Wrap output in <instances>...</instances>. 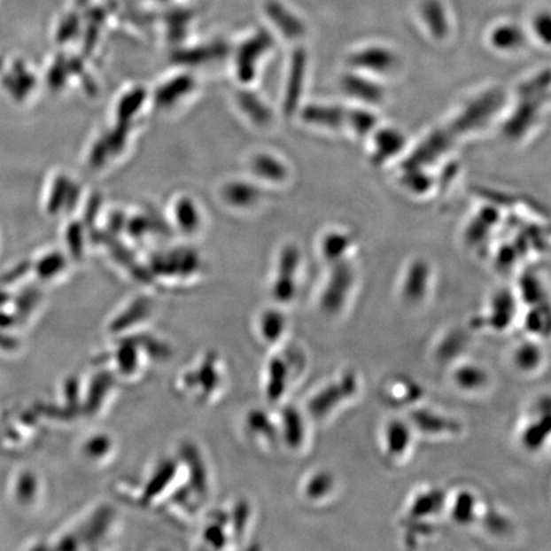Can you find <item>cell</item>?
<instances>
[{"label": "cell", "mask_w": 551, "mask_h": 551, "mask_svg": "<svg viewBox=\"0 0 551 551\" xmlns=\"http://www.w3.org/2000/svg\"><path fill=\"white\" fill-rule=\"evenodd\" d=\"M431 286H433V272L431 266L422 260L410 263L403 272L400 283L399 294L403 306L414 309L424 306L431 297Z\"/></svg>", "instance_id": "obj_8"}, {"label": "cell", "mask_w": 551, "mask_h": 551, "mask_svg": "<svg viewBox=\"0 0 551 551\" xmlns=\"http://www.w3.org/2000/svg\"><path fill=\"white\" fill-rule=\"evenodd\" d=\"M113 440L107 435L100 434L92 437L85 446L87 457L92 460H100L112 452Z\"/></svg>", "instance_id": "obj_44"}, {"label": "cell", "mask_w": 551, "mask_h": 551, "mask_svg": "<svg viewBox=\"0 0 551 551\" xmlns=\"http://www.w3.org/2000/svg\"><path fill=\"white\" fill-rule=\"evenodd\" d=\"M19 346V341L17 339L8 338V336L0 333V349L14 350Z\"/></svg>", "instance_id": "obj_56"}, {"label": "cell", "mask_w": 551, "mask_h": 551, "mask_svg": "<svg viewBox=\"0 0 551 551\" xmlns=\"http://www.w3.org/2000/svg\"><path fill=\"white\" fill-rule=\"evenodd\" d=\"M98 208H100V197H92V198L89 199V206H87L83 226L91 228V226L94 225L96 217H97Z\"/></svg>", "instance_id": "obj_53"}, {"label": "cell", "mask_w": 551, "mask_h": 551, "mask_svg": "<svg viewBox=\"0 0 551 551\" xmlns=\"http://www.w3.org/2000/svg\"><path fill=\"white\" fill-rule=\"evenodd\" d=\"M123 223L124 217L123 214L120 213L114 214V216L112 217V220H110V226H112L113 230H115V228H117V226H120L121 228V225H123Z\"/></svg>", "instance_id": "obj_57"}, {"label": "cell", "mask_w": 551, "mask_h": 551, "mask_svg": "<svg viewBox=\"0 0 551 551\" xmlns=\"http://www.w3.org/2000/svg\"><path fill=\"white\" fill-rule=\"evenodd\" d=\"M78 198H80V188L74 182H72L71 187H69L68 196H66V205H64L68 213L74 210Z\"/></svg>", "instance_id": "obj_54"}, {"label": "cell", "mask_w": 551, "mask_h": 551, "mask_svg": "<svg viewBox=\"0 0 551 551\" xmlns=\"http://www.w3.org/2000/svg\"><path fill=\"white\" fill-rule=\"evenodd\" d=\"M338 107L312 105L303 110V119L307 123L324 127H338L344 121V114Z\"/></svg>", "instance_id": "obj_29"}, {"label": "cell", "mask_w": 551, "mask_h": 551, "mask_svg": "<svg viewBox=\"0 0 551 551\" xmlns=\"http://www.w3.org/2000/svg\"><path fill=\"white\" fill-rule=\"evenodd\" d=\"M237 103L242 107L243 112L248 115L254 124L265 127L272 120L271 110L263 104V101L257 95L251 91H240L237 94Z\"/></svg>", "instance_id": "obj_27"}, {"label": "cell", "mask_w": 551, "mask_h": 551, "mask_svg": "<svg viewBox=\"0 0 551 551\" xmlns=\"http://www.w3.org/2000/svg\"><path fill=\"white\" fill-rule=\"evenodd\" d=\"M304 497L314 504H324L338 495V481L336 475L327 469H319L306 478Z\"/></svg>", "instance_id": "obj_15"}, {"label": "cell", "mask_w": 551, "mask_h": 551, "mask_svg": "<svg viewBox=\"0 0 551 551\" xmlns=\"http://www.w3.org/2000/svg\"><path fill=\"white\" fill-rule=\"evenodd\" d=\"M350 240L341 234H332L324 239L323 255L327 260L332 263L344 262L342 257L349 249Z\"/></svg>", "instance_id": "obj_36"}, {"label": "cell", "mask_w": 551, "mask_h": 551, "mask_svg": "<svg viewBox=\"0 0 551 551\" xmlns=\"http://www.w3.org/2000/svg\"><path fill=\"white\" fill-rule=\"evenodd\" d=\"M66 265L64 255L54 252V253L46 254L36 263V272L43 280H49L60 274Z\"/></svg>", "instance_id": "obj_40"}, {"label": "cell", "mask_w": 551, "mask_h": 551, "mask_svg": "<svg viewBox=\"0 0 551 551\" xmlns=\"http://www.w3.org/2000/svg\"><path fill=\"white\" fill-rule=\"evenodd\" d=\"M72 182L66 175L57 176L51 188L50 196L48 201V213L55 214L59 213L66 205V196H68L69 187Z\"/></svg>", "instance_id": "obj_37"}, {"label": "cell", "mask_w": 551, "mask_h": 551, "mask_svg": "<svg viewBox=\"0 0 551 551\" xmlns=\"http://www.w3.org/2000/svg\"><path fill=\"white\" fill-rule=\"evenodd\" d=\"M350 123L358 133L368 132L373 127V118L364 112H353L350 114Z\"/></svg>", "instance_id": "obj_50"}, {"label": "cell", "mask_w": 551, "mask_h": 551, "mask_svg": "<svg viewBox=\"0 0 551 551\" xmlns=\"http://www.w3.org/2000/svg\"><path fill=\"white\" fill-rule=\"evenodd\" d=\"M285 319L277 312L266 313L260 319V332L262 338L269 344H275L285 332Z\"/></svg>", "instance_id": "obj_34"}, {"label": "cell", "mask_w": 551, "mask_h": 551, "mask_svg": "<svg viewBox=\"0 0 551 551\" xmlns=\"http://www.w3.org/2000/svg\"><path fill=\"white\" fill-rule=\"evenodd\" d=\"M110 376L106 374H101V376H96L94 383L91 385V392L89 394V400H87V410L89 413H95L100 407L101 401L109 390Z\"/></svg>", "instance_id": "obj_41"}, {"label": "cell", "mask_w": 551, "mask_h": 551, "mask_svg": "<svg viewBox=\"0 0 551 551\" xmlns=\"http://www.w3.org/2000/svg\"><path fill=\"white\" fill-rule=\"evenodd\" d=\"M342 85H344L345 91L347 94L355 96L361 100L376 101L382 96L378 87L365 82L358 75H346L342 81Z\"/></svg>", "instance_id": "obj_33"}, {"label": "cell", "mask_w": 551, "mask_h": 551, "mask_svg": "<svg viewBox=\"0 0 551 551\" xmlns=\"http://www.w3.org/2000/svg\"><path fill=\"white\" fill-rule=\"evenodd\" d=\"M269 16L272 17L275 23H277L278 27L281 28V31H283L287 37H299L304 34V28L301 23L298 22V19H295L294 17L290 16L289 13H285V12L278 8L277 5L269 8Z\"/></svg>", "instance_id": "obj_39"}, {"label": "cell", "mask_w": 551, "mask_h": 551, "mask_svg": "<svg viewBox=\"0 0 551 551\" xmlns=\"http://www.w3.org/2000/svg\"><path fill=\"white\" fill-rule=\"evenodd\" d=\"M77 394H78V383L75 379H71L68 381L66 385V400L69 402H72V405L77 401Z\"/></svg>", "instance_id": "obj_55"}, {"label": "cell", "mask_w": 551, "mask_h": 551, "mask_svg": "<svg viewBox=\"0 0 551 551\" xmlns=\"http://www.w3.org/2000/svg\"><path fill=\"white\" fill-rule=\"evenodd\" d=\"M306 53L299 49L292 57L289 82H287L285 103H283L287 114H292L295 112L300 100L304 75H306Z\"/></svg>", "instance_id": "obj_22"}, {"label": "cell", "mask_w": 551, "mask_h": 551, "mask_svg": "<svg viewBox=\"0 0 551 551\" xmlns=\"http://www.w3.org/2000/svg\"><path fill=\"white\" fill-rule=\"evenodd\" d=\"M521 327L529 338L545 339L551 338V303L527 307L524 317H520Z\"/></svg>", "instance_id": "obj_19"}, {"label": "cell", "mask_w": 551, "mask_h": 551, "mask_svg": "<svg viewBox=\"0 0 551 551\" xmlns=\"http://www.w3.org/2000/svg\"><path fill=\"white\" fill-rule=\"evenodd\" d=\"M524 451L538 454L551 446V394H541L531 403L517 431Z\"/></svg>", "instance_id": "obj_4"}, {"label": "cell", "mask_w": 551, "mask_h": 551, "mask_svg": "<svg viewBox=\"0 0 551 551\" xmlns=\"http://www.w3.org/2000/svg\"><path fill=\"white\" fill-rule=\"evenodd\" d=\"M471 330L469 327L460 329L452 327L446 330L435 341L431 358L435 364L448 369L454 362L466 358L467 350L471 345Z\"/></svg>", "instance_id": "obj_13"}, {"label": "cell", "mask_w": 551, "mask_h": 551, "mask_svg": "<svg viewBox=\"0 0 551 551\" xmlns=\"http://www.w3.org/2000/svg\"><path fill=\"white\" fill-rule=\"evenodd\" d=\"M272 40L267 35H260L251 42L244 43L237 55V75L244 82L253 80L255 74V63L260 55L265 53L271 46Z\"/></svg>", "instance_id": "obj_18"}, {"label": "cell", "mask_w": 551, "mask_h": 551, "mask_svg": "<svg viewBox=\"0 0 551 551\" xmlns=\"http://www.w3.org/2000/svg\"><path fill=\"white\" fill-rule=\"evenodd\" d=\"M37 493V478L32 472H23L16 485V495L19 503L28 504L34 501Z\"/></svg>", "instance_id": "obj_42"}, {"label": "cell", "mask_w": 551, "mask_h": 551, "mask_svg": "<svg viewBox=\"0 0 551 551\" xmlns=\"http://www.w3.org/2000/svg\"><path fill=\"white\" fill-rule=\"evenodd\" d=\"M521 306L530 307L551 303L547 290L535 276H527L520 283L518 292H516Z\"/></svg>", "instance_id": "obj_26"}, {"label": "cell", "mask_w": 551, "mask_h": 551, "mask_svg": "<svg viewBox=\"0 0 551 551\" xmlns=\"http://www.w3.org/2000/svg\"><path fill=\"white\" fill-rule=\"evenodd\" d=\"M146 98V91L144 89H136L128 92L118 105V119L123 123H129L130 119L137 114Z\"/></svg>", "instance_id": "obj_35"}, {"label": "cell", "mask_w": 551, "mask_h": 551, "mask_svg": "<svg viewBox=\"0 0 551 551\" xmlns=\"http://www.w3.org/2000/svg\"><path fill=\"white\" fill-rule=\"evenodd\" d=\"M448 492L438 486L428 485L415 490L403 507L401 521L405 524H434L445 516Z\"/></svg>", "instance_id": "obj_6"}, {"label": "cell", "mask_w": 551, "mask_h": 551, "mask_svg": "<svg viewBox=\"0 0 551 551\" xmlns=\"http://www.w3.org/2000/svg\"><path fill=\"white\" fill-rule=\"evenodd\" d=\"M252 169L258 176L267 179V181L281 182L287 175L285 165L269 155L255 156L252 161Z\"/></svg>", "instance_id": "obj_30"}, {"label": "cell", "mask_w": 551, "mask_h": 551, "mask_svg": "<svg viewBox=\"0 0 551 551\" xmlns=\"http://www.w3.org/2000/svg\"><path fill=\"white\" fill-rule=\"evenodd\" d=\"M423 22L435 39H446L451 30L448 12L442 0H423L420 4Z\"/></svg>", "instance_id": "obj_20"}, {"label": "cell", "mask_w": 551, "mask_h": 551, "mask_svg": "<svg viewBox=\"0 0 551 551\" xmlns=\"http://www.w3.org/2000/svg\"><path fill=\"white\" fill-rule=\"evenodd\" d=\"M532 30L539 42L551 46V11L538 12L532 19Z\"/></svg>", "instance_id": "obj_43"}, {"label": "cell", "mask_w": 551, "mask_h": 551, "mask_svg": "<svg viewBox=\"0 0 551 551\" xmlns=\"http://www.w3.org/2000/svg\"><path fill=\"white\" fill-rule=\"evenodd\" d=\"M153 272L158 275L190 276L198 269L199 260L196 252L179 249L169 253L156 254L151 260Z\"/></svg>", "instance_id": "obj_14"}, {"label": "cell", "mask_w": 551, "mask_h": 551, "mask_svg": "<svg viewBox=\"0 0 551 551\" xmlns=\"http://www.w3.org/2000/svg\"><path fill=\"white\" fill-rule=\"evenodd\" d=\"M353 286V271L346 262L336 263L321 297V309L330 317L341 314L349 304Z\"/></svg>", "instance_id": "obj_10"}, {"label": "cell", "mask_w": 551, "mask_h": 551, "mask_svg": "<svg viewBox=\"0 0 551 551\" xmlns=\"http://www.w3.org/2000/svg\"><path fill=\"white\" fill-rule=\"evenodd\" d=\"M299 252L294 246H287L283 249V254L280 258V268H278V278L275 283L274 295L281 300H290L294 298L295 285L294 277L295 272L298 271L299 266Z\"/></svg>", "instance_id": "obj_17"}, {"label": "cell", "mask_w": 551, "mask_h": 551, "mask_svg": "<svg viewBox=\"0 0 551 551\" xmlns=\"http://www.w3.org/2000/svg\"><path fill=\"white\" fill-rule=\"evenodd\" d=\"M521 303L512 290L501 289L489 298L485 309L469 323L471 332H488L490 335H504L520 321Z\"/></svg>", "instance_id": "obj_2"}, {"label": "cell", "mask_w": 551, "mask_h": 551, "mask_svg": "<svg viewBox=\"0 0 551 551\" xmlns=\"http://www.w3.org/2000/svg\"><path fill=\"white\" fill-rule=\"evenodd\" d=\"M477 526H480L486 535L498 539L509 538L510 533L515 531V524H513L512 518L506 512L498 507L492 506V504H485V508H484L483 515H481Z\"/></svg>", "instance_id": "obj_23"}, {"label": "cell", "mask_w": 551, "mask_h": 551, "mask_svg": "<svg viewBox=\"0 0 551 551\" xmlns=\"http://www.w3.org/2000/svg\"><path fill=\"white\" fill-rule=\"evenodd\" d=\"M128 132H129V123L119 121L118 126L115 127L112 132L107 133L105 137H103L104 141L106 142L107 147H109L110 155H118V153L123 150L124 144H126Z\"/></svg>", "instance_id": "obj_45"}, {"label": "cell", "mask_w": 551, "mask_h": 551, "mask_svg": "<svg viewBox=\"0 0 551 551\" xmlns=\"http://www.w3.org/2000/svg\"><path fill=\"white\" fill-rule=\"evenodd\" d=\"M485 503L480 494L470 488H458L446 494L445 516L454 526L469 529L477 526Z\"/></svg>", "instance_id": "obj_9"}, {"label": "cell", "mask_w": 551, "mask_h": 551, "mask_svg": "<svg viewBox=\"0 0 551 551\" xmlns=\"http://www.w3.org/2000/svg\"><path fill=\"white\" fill-rule=\"evenodd\" d=\"M30 269V263L23 262L21 265L14 267L12 271L7 272V274L3 275L0 277V286L10 285V283H16L17 280L23 277V275Z\"/></svg>", "instance_id": "obj_51"}, {"label": "cell", "mask_w": 551, "mask_h": 551, "mask_svg": "<svg viewBox=\"0 0 551 551\" xmlns=\"http://www.w3.org/2000/svg\"><path fill=\"white\" fill-rule=\"evenodd\" d=\"M222 197L234 207H248L260 198V190L249 182H235L223 188Z\"/></svg>", "instance_id": "obj_28"}, {"label": "cell", "mask_w": 551, "mask_h": 551, "mask_svg": "<svg viewBox=\"0 0 551 551\" xmlns=\"http://www.w3.org/2000/svg\"><path fill=\"white\" fill-rule=\"evenodd\" d=\"M150 229L149 220L144 217H136L132 221L128 222V230H129L130 237H142Z\"/></svg>", "instance_id": "obj_52"}, {"label": "cell", "mask_w": 551, "mask_h": 551, "mask_svg": "<svg viewBox=\"0 0 551 551\" xmlns=\"http://www.w3.org/2000/svg\"><path fill=\"white\" fill-rule=\"evenodd\" d=\"M39 298L40 294L36 290L31 289L23 291L21 297L17 300V309H19V314L27 315L31 312L32 307L36 306Z\"/></svg>", "instance_id": "obj_49"}, {"label": "cell", "mask_w": 551, "mask_h": 551, "mask_svg": "<svg viewBox=\"0 0 551 551\" xmlns=\"http://www.w3.org/2000/svg\"><path fill=\"white\" fill-rule=\"evenodd\" d=\"M361 392V378L358 371L353 369L339 371L338 376L324 383L317 392L313 394L307 403L309 416L314 417L319 422H326L345 406L355 401Z\"/></svg>", "instance_id": "obj_1"}, {"label": "cell", "mask_w": 551, "mask_h": 551, "mask_svg": "<svg viewBox=\"0 0 551 551\" xmlns=\"http://www.w3.org/2000/svg\"><path fill=\"white\" fill-rule=\"evenodd\" d=\"M397 55L391 49L382 45H371L353 54L351 63L356 68L368 69L376 74H388L397 66Z\"/></svg>", "instance_id": "obj_16"}, {"label": "cell", "mask_w": 551, "mask_h": 551, "mask_svg": "<svg viewBox=\"0 0 551 551\" xmlns=\"http://www.w3.org/2000/svg\"><path fill=\"white\" fill-rule=\"evenodd\" d=\"M489 42L497 50L510 53L518 50L526 42V34L517 23H499L490 32Z\"/></svg>", "instance_id": "obj_21"}, {"label": "cell", "mask_w": 551, "mask_h": 551, "mask_svg": "<svg viewBox=\"0 0 551 551\" xmlns=\"http://www.w3.org/2000/svg\"><path fill=\"white\" fill-rule=\"evenodd\" d=\"M226 54V48L223 45H213L210 48L194 49V50L182 51L174 57V60L179 64L187 66H198L207 60L217 59Z\"/></svg>", "instance_id": "obj_31"}, {"label": "cell", "mask_w": 551, "mask_h": 551, "mask_svg": "<svg viewBox=\"0 0 551 551\" xmlns=\"http://www.w3.org/2000/svg\"><path fill=\"white\" fill-rule=\"evenodd\" d=\"M110 156L112 155H110L106 142L104 141V138L98 139L95 144L94 149L91 150V153H89V165H91V167L98 169V167L105 165Z\"/></svg>", "instance_id": "obj_48"}, {"label": "cell", "mask_w": 551, "mask_h": 551, "mask_svg": "<svg viewBox=\"0 0 551 551\" xmlns=\"http://www.w3.org/2000/svg\"><path fill=\"white\" fill-rule=\"evenodd\" d=\"M383 401L391 407L406 410L407 413L411 408L416 407L423 403L425 396V390L419 382L414 378L402 374L391 376L382 383L379 391Z\"/></svg>", "instance_id": "obj_11"}, {"label": "cell", "mask_w": 551, "mask_h": 551, "mask_svg": "<svg viewBox=\"0 0 551 551\" xmlns=\"http://www.w3.org/2000/svg\"><path fill=\"white\" fill-rule=\"evenodd\" d=\"M175 219L179 228L185 233H193L199 228L201 219L196 205L190 198H182L175 206Z\"/></svg>", "instance_id": "obj_32"}, {"label": "cell", "mask_w": 551, "mask_h": 551, "mask_svg": "<svg viewBox=\"0 0 551 551\" xmlns=\"http://www.w3.org/2000/svg\"><path fill=\"white\" fill-rule=\"evenodd\" d=\"M413 425L417 438L431 440L457 439L465 431V426L456 416L440 411L439 408L428 407L420 403L406 413Z\"/></svg>", "instance_id": "obj_5"}, {"label": "cell", "mask_w": 551, "mask_h": 551, "mask_svg": "<svg viewBox=\"0 0 551 551\" xmlns=\"http://www.w3.org/2000/svg\"><path fill=\"white\" fill-rule=\"evenodd\" d=\"M449 383L457 392L465 396H480L492 385L489 368L481 362L463 358L448 368Z\"/></svg>", "instance_id": "obj_7"}, {"label": "cell", "mask_w": 551, "mask_h": 551, "mask_svg": "<svg viewBox=\"0 0 551 551\" xmlns=\"http://www.w3.org/2000/svg\"><path fill=\"white\" fill-rule=\"evenodd\" d=\"M3 85L10 91V94L13 95L16 100H22L36 85V78L26 71L22 63H17L14 66L13 72L3 78Z\"/></svg>", "instance_id": "obj_25"}, {"label": "cell", "mask_w": 551, "mask_h": 551, "mask_svg": "<svg viewBox=\"0 0 551 551\" xmlns=\"http://www.w3.org/2000/svg\"><path fill=\"white\" fill-rule=\"evenodd\" d=\"M193 87L194 81L190 75H179V77L173 78L169 82L159 87L156 92V105L159 107L174 105L179 98L190 94Z\"/></svg>", "instance_id": "obj_24"}, {"label": "cell", "mask_w": 551, "mask_h": 551, "mask_svg": "<svg viewBox=\"0 0 551 551\" xmlns=\"http://www.w3.org/2000/svg\"><path fill=\"white\" fill-rule=\"evenodd\" d=\"M66 244L69 252L75 260H80L83 254V225L80 222H72L66 229Z\"/></svg>", "instance_id": "obj_46"}, {"label": "cell", "mask_w": 551, "mask_h": 551, "mask_svg": "<svg viewBox=\"0 0 551 551\" xmlns=\"http://www.w3.org/2000/svg\"><path fill=\"white\" fill-rule=\"evenodd\" d=\"M381 135L376 136V155H381L383 159L391 158L399 152L403 144L401 136L393 130H382Z\"/></svg>", "instance_id": "obj_38"}, {"label": "cell", "mask_w": 551, "mask_h": 551, "mask_svg": "<svg viewBox=\"0 0 551 551\" xmlns=\"http://www.w3.org/2000/svg\"><path fill=\"white\" fill-rule=\"evenodd\" d=\"M419 438L406 416L388 417L379 431V448L385 462L401 466L413 456Z\"/></svg>", "instance_id": "obj_3"}, {"label": "cell", "mask_w": 551, "mask_h": 551, "mask_svg": "<svg viewBox=\"0 0 551 551\" xmlns=\"http://www.w3.org/2000/svg\"><path fill=\"white\" fill-rule=\"evenodd\" d=\"M512 369L522 376H539L547 367V355L542 341L524 336L512 347L509 353Z\"/></svg>", "instance_id": "obj_12"}, {"label": "cell", "mask_w": 551, "mask_h": 551, "mask_svg": "<svg viewBox=\"0 0 551 551\" xmlns=\"http://www.w3.org/2000/svg\"><path fill=\"white\" fill-rule=\"evenodd\" d=\"M69 74L68 66H66V62H64L63 59H58L55 62L54 66H51L50 71L48 74V83L49 86L53 89H60L64 85H66V78H68Z\"/></svg>", "instance_id": "obj_47"}]
</instances>
